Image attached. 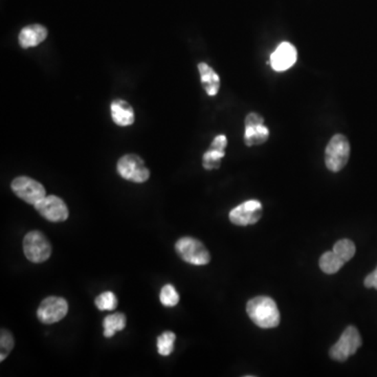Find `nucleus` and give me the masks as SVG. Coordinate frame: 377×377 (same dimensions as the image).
Returning a JSON list of instances; mask_svg holds the SVG:
<instances>
[{"instance_id": "nucleus-16", "label": "nucleus", "mask_w": 377, "mask_h": 377, "mask_svg": "<svg viewBox=\"0 0 377 377\" xmlns=\"http://www.w3.org/2000/svg\"><path fill=\"white\" fill-rule=\"evenodd\" d=\"M199 74L201 77V84L209 96H216L221 88V79L218 74L207 63H199Z\"/></svg>"}, {"instance_id": "nucleus-7", "label": "nucleus", "mask_w": 377, "mask_h": 377, "mask_svg": "<svg viewBox=\"0 0 377 377\" xmlns=\"http://www.w3.org/2000/svg\"><path fill=\"white\" fill-rule=\"evenodd\" d=\"M12 190L26 203L35 205L43 199L45 189L41 183L30 177L20 176L12 181Z\"/></svg>"}, {"instance_id": "nucleus-12", "label": "nucleus", "mask_w": 377, "mask_h": 377, "mask_svg": "<svg viewBox=\"0 0 377 377\" xmlns=\"http://www.w3.org/2000/svg\"><path fill=\"white\" fill-rule=\"evenodd\" d=\"M297 48L289 42H282L271 56L272 68L276 72H285L297 62Z\"/></svg>"}, {"instance_id": "nucleus-18", "label": "nucleus", "mask_w": 377, "mask_h": 377, "mask_svg": "<svg viewBox=\"0 0 377 377\" xmlns=\"http://www.w3.org/2000/svg\"><path fill=\"white\" fill-rule=\"evenodd\" d=\"M344 264V260L340 259L334 251L323 254L320 259V269L328 275L338 273Z\"/></svg>"}, {"instance_id": "nucleus-24", "label": "nucleus", "mask_w": 377, "mask_h": 377, "mask_svg": "<svg viewBox=\"0 0 377 377\" xmlns=\"http://www.w3.org/2000/svg\"><path fill=\"white\" fill-rule=\"evenodd\" d=\"M364 283L367 288H375V289H377V267L373 273L367 276Z\"/></svg>"}, {"instance_id": "nucleus-19", "label": "nucleus", "mask_w": 377, "mask_h": 377, "mask_svg": "<svg viewBox=\"0 0 377 377\" xmlns=\"http://www.w3.org/2000/svg\"><path fill=\"white\" fill-rule=\"evenodd\" d=\"M176 336L172 332H165L157 338V351L161 356H168L174 350Z\"/></svg>"}, {"instance_id": "nucleus-2", "label": "nucleus", "mask_w": 377, "mask_h": 377, "mask_svg": "<svg viewBox=\"0 0 377 377\" xmlns=\"http://www.w3.org/2000/svg\"><path fill=\"white\" fill-rule=\"evenodd\" d=\"M350 157V144L346 136L336 134L328 143L325 150V164L332 172H340Z\"/></svg>"}, {"instance_id": "nucleus-15", "label": "nucleus", "mask_w": 377, "mask_h": 377, "mask_svg": "<svg viewBox=\"0 0 377 377\" xmlns=\"http://www.w3.org/2000/svg\"><path fill=\"white\" fill-rule=\"evenodd\" d=\"M110 110H112V120L119 126H130L134 122V112H133L132 107L125 101H114Z\"/></svg>"}, {"instance_id": "nucleus-5", "label": "nucleus", "mask_w": 377, "mask_h": 377, "mask_svg": "<svg viewBox=\"0 0 377 377\" xmlns=\"http://www.w3.org/2000/svg\"><path fill=\"white\" fill-rule=\"evenodd\" d=\"M23 252L30 261L42 263L52 255V245L41 232H30L23 239Z\"/></svg>"}, {"instance_id": "nucleus-1", "label": "nucleus", "mask_w": 377, "mask_h": 377, "mask_svg": "<svg viewBox=\"0 0 377 377\" xmlns=\"http://www.w3.org/2000/svg\"><path fill=\"white\" fill-rule=\"evenodd\" d=\"M247 312L258 327L263 329L279 325L280 312L277 304L269 297H256L247 302Z\"/></svg>"}, {"instance_id": "nucleus-21", "label": "nucleus", "mask_w": 377, "mask_h": 377, "mask_svg": "<svg viewBox=\"0 0 377 377\" xmlns=\"http://www.w3.org/2000/svg\"><path fill=\"white\" fill-rule=\"evenodd\" d=\"M161 304L166 307H173L177 305L179 302V294H177L174 286L171 284H167L164 287L161 288V296H159Z\"/></svg>"}, {"instance_id": "nucleus-3", "label": "nucleus", "mask_w": 377, "mask_h": 377, "mask_svg": "<svg viewBox=\"0 0 377 377\" xmlns=\"http://www.w3.org/2000/svg\"><path fill=\"white\" fill-rule=\"evenodd\" d=\"M175 249L183 261L193 265H205L211 260L207 247L194 238H181L175 245Z\"/></svg>"}, {"instance_id": "nucleus-6", "label": "nucleus", "mask_w": 377, "mask_h": 377, "mask_svg": "<svg viewBox=\"0 0 377 377\" xmlns=\"http://www.w3.org/2000/svg\"><path fill=\"white\" fill-rule=\"evenodd\" d=\"M116 168L123 179L133 183H145L150 176V172L145 166L144 161L136 154H127L121 157Z\"/></svg>"}, {"instance_id": "nucleus-4", "label": "nucleus", "mask_w": 377, "mask_h": 377, "mask_svg": "<svg viewBox=\"0 0 377 377\" xmlns=\"http://www.w3.org/2000/svg\"><path fill=\"white\" fill-rule=\"evenodd\" d=\"M360 346H362V336L358 328L349 326L343 332L340 340L330 349V358L336 362H345L348 360L349 356H354Z\"/></svg>"}, {"instance_id": "nucleus-14", "label": "nucleus", "mask_w": 377, "mask_h": 377, "mask_svg": "<svg viewBox=\"0 0 377 377\" xmlns=\"http://www.w3.org/2000/svg\"><path fill=\"white\" fill-rule=\"evenodd\" d=\"M48 37V31L43 26L32 24L21 30L19 34V44L22 48L37 46Z\"/></svg>"}, {"instance_id": "nucleus-23", "label": "nucleus", "mask_w": 377, "mask_h": 377, "mask_svg": "<svg viewBox=\"0 0 377 377\" xmlns=\"http://www.w3.org/2000/svg\"><path fill=\"white\" fill-rule=\"evenodd\" d=\"M0 348H1L0 360L3 362L14 348L13 336H12L11 332H8V330H1V336H0Z\"/></svg>"}, {"instance_id": "nucleus-8", "label": "nucleus", "mask_w": 377, "mask_h": 377, "mask_svg": "<svg viewBox=\"0 0 377 377\" xmlns=\"http://www.w3.org/2000/svg\"><path fill=\"white\" fill-rule=\"evenodd\" d=\"M68 312V304L65 299L60 297H48L40 304L37 316L43 324H54L65 318Z\"/></svg>"}, {"instance_id": "nucleus-9", "label": "nucleus", "mask_w": 377, "mask_h": 377, "mask_svg": "<svg viewBox=\"0 0 377 377\" xmlns=\"http://www.w3.org/2000/svg\"><path fill=\"white\" fill-rule=\"evenodd\" d=\"M262 205L260 201L252 199L237 205L230 212V221L236 225H255L262 216Z\"/></svg>"}, {"instance_id": "nucleus-20", "label": "nucleus", "mask_w": 377, "mask_h": 377, "mask_svg": "<svg viewBox=\"0 0 377 377\" xmlns=\"http://www.w3.org/2000/svg\"><path fill=\"white\" fill-rule=\"evenodd\" d=\"M356 245L349 239H342L334 245V252L345 262L349 261L356 255Z\"/></svg>"}, {"instance_id": "nucleus-17", "label": "nucleus", "mask_w": 377, "mask_h": 377, "mask_svg": "<svg viewBox=\"0 0 377 377\" xmlns=\"http://www.w3.org/2000/svg\"><path fill=\"white\" fill-rule=\"evenodd\" d=\"M126 316L120 312L107 316L103 322L105 338H112L116 332H122L126 327Z\"/></svg>"}, {"instance_id": "nucleus-22", "label": "nucleus", "mask_w": 377, "mask_h": 377, "mask_svg": "<svg viewBox=\"0 0 377 377\" xmlns=\"http://www.w3.org/2000/svg\"><path fill=\"white\" fill-rule=\"evenodd\" d=\"M96 308L100 310H114L118 306V299L116 294L112 292H102L96 298Z\"/></svg>"}, {"instance_id": "nucleus-13", "label": "nucleus", "mask_w": 377, "mask_h": 377, "mask_svg": "<svg viewBox=\"0 0 377 377\" xmlns=\"http://www.w3.org/2000/svg\"><path fill=\"white\" fill-rule=\"evenodd\" d=\"M227 146V136L221 134L212 142L209 150L203 154V166L207 170H214L221 167V159L225 157V148Z\"/></svg>"}, {"instance_id": "nucleus-10", "label": "nucleus", "mask_w": 377, "mask_h": 377, "mask_svg": "<svg viewBox=\"0 0 377 377\" xmlns=\"http://www.w3.org/2000/svg\"><path fill=\"white\" fill-rule=\"evenodd\" d=\"M40 215L52 223H62L68 218V209L65 203L55 195L45 196L35 205Z\"/></svg>"}, {"instance_id": "nucleus-11", "label": "nucleus", "mask_w": 377, "mask_h": 377, "mask_svg": "<svg viewBox=\"0 0 377 377\" xmlns=\"http://www.w3.org/2000/svg\"><path fill=\"white\" fill-rule=\"evenodd\" d=\"M269 138V130L259 114L251 112L245 118V143L247 147L258 146Z\"/></svg>"}]
</instances>
